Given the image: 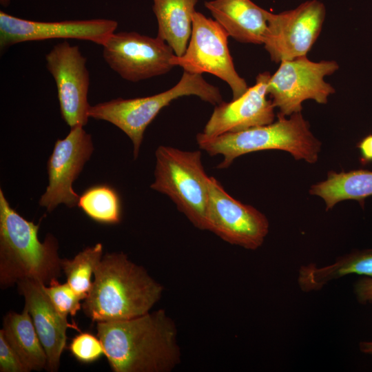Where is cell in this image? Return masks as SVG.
<instances>
[{
  "mask_svg": "<svg viewBox=\"0 0 372 372\" xmlns=\"http://www.w3.org/2000/svg\"><path fill=\"white\" fill-rule=\"evenodd\" d=\"M96 331L114 372H171L181 362L176 325L164 309L98 322Z\"/></svg>",
  "mask_w": 372,
  "mask_h": 372,
  "instance_id": "6da1fadb",
  "label": "cell"
},
{
  "mask_svg": "<svg viewBox=\"0 0 372 372\" xmlns=\"http://www.w3.org/2000/svg\"><path fill=\"white\" fill-rule=\"evenodd\" d=\"M94 277L82 309L95 322L144 315L159 301L164 291V287L143 267L131 261L123 252L103 256Z\"/></svg>",
  "mask_w": 372,
  "mask_h": 372,
  "instance_id": "7a4b0ae2",
  "label": "cell"
},
{
  "mask_svg": "<svg viewBox=\"0 0 372 372\" xmlns=\"http://www.w3.org/2000/svg\"><path fill=\"white\" fill-rule=\"evenodd\" d=\"M39 224L16 211L0 189V287L33 280L48 286L61 276L59 242L51 234L41 242Z\"/></svg>",
  "mask_w": 372,
  "mask_h": 372,
  "instance_id": "3957f363",
  "label": "cell"
},
{
  "mask_svg": "<svg viewBox=\"0 0 372 372\" xmlns=\"http://www.w3.org/2000/svg\"><path fill=\"white\" fill-rule=\"evenodd\" d=\"M196 141L198 147L209 155L223 156L217 166L220 169L229 167L240 156L266 149L287 151L297 160L314 163L320 149V142L300 112L291 114L289 118L278 114V120L270 124L214 137L199 133Z\"/></svg>",
  "mask_w": 372,
  "mask_h": 372,
  "instance_id": "277c9868",
  "label": "cell"
},
{
  "mask_svg": "<svg viewBox=\"0 0 372 372\" xmlns=\"http://www.w3.org/2000/svg\"><path fill=\"white\" fill-rule=\"evenodd\" d=\"M194 95L217 105L223 102L219 89L207 83L200 74L184 71L179 81L172 88L161 93L132 99L117 98L91 105L89 117L107 121L122 130L134 145L136 159L144 132L160 111L172 101Z\"/></svg>",
  "mask_w": 372,
  "mask_h": 372,
  "instance_id": "5b68a950",
  "label": "cell"
},
{
  "mask_svg": "<svg viewBox=\"0 0 372 372\" xmlns=\"http://www.w3.org/2000/svg\"><path fill=\"white\" fill-rule=\"evenodd\" d=\"M151 188L167 195L196 228L206 230L209 177L201 152L159 146Z\"/></svg>",
  "mask_w": 372,
  "mask_h": 372,
  "instance_id": "8992f818",
  "label": "cell"
},
{
  "mask_svg": "<svg viewBox=\"0 0 372 372\" xmlns=\"http://www.w3.org/2000/svg\"><path fill=\"white\" fill-rule=\"evenodd\" d=\"M228 37L217 21L196 11L187 49L182 56L174 55L170 62L189 73L207 72L216 76L229 85L233 99H237L249 87L235 69L228 48Z\"/></svg>",
  "mask_w": 372,
  "mask_h": 372,
  "instance_id": "52a82bcc",
  "label": "cell"
},
{
  "mask_svg": "<svg viewBox=\"0 0 372 372\" xmlns=\"http://www.w3.org/2000/svg\"><path fill=\"white\" fill-rule=\"evenodd\" d=\"M338 68L335 61L314 62L307 56L281 61L267 85L268 94L274 107L280 110L279 114L285 116L300 112L302 103L307 99L326 103L335 90L324 77Z\"/></svg>",
  "mask_w": 372,
  "mask_h": 372,
  "instance_id": "ba28073f",
  "label": "cell"
},
{
  "mask_svg": "<svg viewBox=\"0 0 372 372\" xmlns=\"http://www.w3.org/2000/svg\"><path fill=\"white\" fill-rule=\"evenodd\" d=\"M269 227L262 213L234 198L218 180L209 177L206 230L229 244L255 250L264 242Z\"/></svg>",
  "mask_w": 372,
  "mask_h": 372,
  "instance_id": "9c48e42d",
  "label": "cell"
},
{
  "mask_svg": "<svg viewBox=\"0 0 372 372\" xmlns=\"http://www.w3.org/2000/svg\"><path fill=\"white\" fill-rule=\"evenodd\" d=\"M103 47V57L123 79L138 82L165 74L174 65L175 55L163 40L136 32H114Z\"/></svg>",
  "mask_w": 372,
  "mask_h": 372,
  "instance_id": "30bf717a",
  "label": "cell"
},
{
  "mask_svg": "<svg viewBox=\"0 0 372 372\" xmlns=\"http://www.w3.org/2000/svg\"><path fill=\"white\" fill-rule=\"evenodd\" d=\"M325 15L324 5L318 0L277 14L267 11L263 44L271 59L280 63L307 56L320 33Z\"/></svg>",
  "mask_w": 372,
  "mask_h": 372,
  "instance_id": "8fae6325",
  "label": "cell"
},
{
  "mask_svg": "<svg viewBox=\"0 0 372 372\" xmlns=\"http://www.w3.org/2000/svg\"><path fill=\"white\" fill-rule=\"evenodd\" d=\"M47 70L54 79L61 116L73 128L84 127L89 119L90 74L87 59L78 45L68 41L56 44L46 54Z\"/></svg>",
  "mask_w": 372,
  "mask_h": 372,
  "instance_id": "7c38bea8",
  "label": "cell"
},
{
  "mask_svg": "<svg viewBox=\"0 0 372 372\" xmlns=\"http://www.w3.org/2000/svg\"><path fill=\"white\" fill-rule=\"evenodd\" d=\"M94 150L92 136L83 126L70 128L63 139H58L50 156L47 171L49 184L39 205L53 211L59 204L74 207L79 196L72 188L74 181Z\"/></svg>",
  "mask_w": 372,
  "mask_h": 372,
  "instance_id": "4fadbf2b",
  "label": "cell"
},
{
  "mask_svg": "<svg viewBox=\"0 0 372 372\" xmlns=\"http://www.w3.org/2000/svg\"><path fill=\"white\" fill-rule=\"evenodd\" d=\"M117 21L108 19L39 21L0 12V48L52 39H74L102 45L115 32Z\"/></svg>",
  "mask_w": 372,
  "mask_h": 372,
  "instance_id": "5bb4252c",
  "label": "cell"
},
{
  "mask_svg": "<svg viewBox=\"0 0 372 372\" xmlns=\"http://www.w3.org/2000/svg\"><path fill=\"white\" fill-rule=\"evenodd\" d=\"M270 76L267 72L259 74L256 83L242 95L217 105L201 134L214 137L273 123L275 107L272 101L267 99Z\"/></svg>",
  "mask_w": 372,
  "mask_h": 372,
  "instance_id": "9a60e30c",
  "label": "cell"
},
{
  "mask_svg": "<svg viewBox=\"0 0 372 372\" xmlns=\"http://www.w3.org/2000/svg\"><path fill=\"white\" fill-rule=\"evenodd\" d=\"M19 293L23 296L25 306L32 318L34 326L47 355L48 371L59 370L61 354L66 346L68 328L79 330L76 324L68 321L54 307L46 294L44 284L23 280L17 284Z\"/></svg>",
  "mask_w": 372,
  "mask_h": 372,
  "instance_id": "2e32d148",
  "label": "cell"
},
{
  "mask_svg": "<svg viewBox=\"0 0 372 372\" xmlns=\"http://www.w3.org/2000/svg\"><path fill=\"white\" fill-rule=\"evenodd\" d=\"M204 4L229 37L241 43L263 44L267 10L251 0H211Z\"/></svg>",
  "mask_w": 372,
  "mask_h": 372,
  "instance_id": "e0dca14e",
  "label": "cell"
},
{
  "mask_svg": "<svg viewBox=\"0 0 372 372\" xmlns=\"http://www.w3.org/2000/svg\"><path fill=\"white\" fill-rule=\"evenodd\" d=\"M152 1L158 23L157 37L172 48L176 56H182L191 37L198 0Z\"/></svg>",
  "mask_w": 372,
  "mask_h": 372,
  "instance_id": "ac0fdd59",
  "label": "cell"
},
{
  "mask_svg": "<svg viewBox=\"0 0 372 372\" xmlns=\"http://www.w3.org/2000/svg\"><path fill=\"white\" fill-rule=\"evenodd\" d=\"M0 331L28 372L46 369L47 355L25 307L20 313L8 312L3 317Z\"/></svg>",
  "mask_w": 372,
  "mask_h": 372,
  "instance_id": "d6986e66",
  "label": "cell"
},
{
  "mask_svg": "<svg viewBox=\"0 0 372 372\" xmlns=\"http://www.w3.org/2000/svg\"><path fill=\"white\" fill-rule=\"evenodd\" d=\"M351 274L372 278V249L350 253L325 266L302 265L298 284L304 292L316 291L330 282Z\"/></svg>",
  "mask_w": 372,
  "mask_h": 372,
  "instance_id": "ffe728a7",
  "label": "cell"
},
{
  "mask_svg": "<svg viewBox=\"0 0 372 372\" xmlns=\"http://www.w3.org/2000/svg\"><path fill=\"white\" fill-rule=\"evenodd\" d=\"M310 193L321 197L327 209L344 200L362 201L372 196V172L364 169L340 173L331 172L326 180L311 187Z\"/></svg>",
  "mask_w": 372,
  "mask_h": 372,
  "instance_id": "44dd1931",
  "label": "cell"
},
{
  "mask_svg": "<svg viewBox=\"0 0 372 372\" xmlns=\"http://www.w3.org/2000/svg\"><path fill=\"white\" fill-rule=\"evenodd\" d=\"M77 205L88 217L100 223L117 224L121 220V198L109 185H96L87 188L79 196Z\"/></svg>",
  "mask_w": 372,
  "mask_h": 372,
  "instance_id": "7402d4cb",
  "label": "cell"
},
{
  "mask_svg": "<svg viewBox=\"0 0 372 372\" xmlns=\"http://www.w3.org/2000/svg\"><path fill=\"white\" fill-rule=\"evenodd\" d=\"M103 245L97 243L85 248L72 259H61L62 271L67 282L81 300L85 299L90 291L93 282L92 277L103 257Z\"/></svg>",
  "mask_w": 372,
  "mask_h": 372,
  "instance_id": "603a6c76",
  "label": "cell"
},
{
  "mask_svg": "<svg viewBox=\"0 0 372 372\" xmlns=\"http://www.w3.org/2000/svg\"><path fill=\"white\" fill-rule=\"evenodd\" d=\"M46 294L50 298L55 309L63 316H75L82 309L81 298L66 282L60 284L58 279H53L50 284L43 285Z\"/></svg>",
  "mask_w": 372,
  "mask_h": 372,
  "instance_id": "cb8c5ba5",
  "label": "cell"
},
{
  "mask_svg": "<svg viewBox=\"0 0 372 372\" xmlns=\"http://www.w3.org/2000/svg\"><path fill=\"white\" fill-rule=\"evenodd\" d=\"M72 355L82 363H91L104 355L103 344L97 336L90 333L76 335L69 346Z\"/></svg>",
  "mask_w": 372,
  "mask_h": 372,
  "instance_id": "d4e9b609",
  "label": "cell"
},
{
  "mask_svg": "<svg viewBox=\"0 0 372 372\" xmlns=\"http://www.w3.org/2000/svg\"><path fill=\"white\" fill-rule=\"evenodd\" d=\"M0 371L28 372L17 353L0 331Z\"/></svg>",
  "mask_w": 372,
  "mask_h": 372,
  "instance_id": "484cf974",
  "label": "cell"
},
{
  "mask_svg": "<svg viewBox=\"0 0 372 372\" xmlns=\"http://www.w3.org/2000/svg\"><path fill=\"white\" fill-rule=\"evenodd\" d=\"M353 291L360 304H372V278L365 276L359 279L354 284Z\"/></svg>",
  "mask_w": 372,
  "mask_h": 372,
  "instance_id": "4316f807",
  "label": "cell"
},
{
  "mask_svg": "<svg viewBox=\"0 0 372 372\" xmlns=\"http://www.w3.org/2000/svg\"><path fill=\"white\" fill-rule=\"evenodd\" d=\"M359 149L364 161H372V135L365 137L359 144Z\"/></svg>",
  "mask_w": 372,
  "mask_h": 372,
  "instance_id": "83f0119b",
  "label": "cell"
},
{
  "mask_svg": "<svg viewBox=\"0 0 372 372\" xmlns=\"http://www.w3.org/2000/svg\"><path fill=\"white\" fill-rule=\"evenodd\" d=\"M360 351L372 356V341H362L359 344Z\"/></svg>",
  "mask_w": 372,
  "mask_h": 372,
  "instance_id": "f1b7e54d",
  "label": "cell"
},
{
  "mask_svg": "<svg viewBox=\"0 0 372 372\" xmlns=\"http://www.w3.org/2000/svg\"><path fill=\"white\" fill-rule=\"evenodd\" d=\"M1 4L3 6H7L9 5L10 0H0Z\"/></svg>",
  "mask_w": 372,
  "mask_h": 372,
  "instance_id": "f546056e",
  "label": "cell"
}]
</instances>
